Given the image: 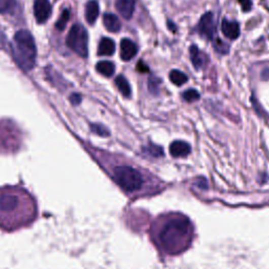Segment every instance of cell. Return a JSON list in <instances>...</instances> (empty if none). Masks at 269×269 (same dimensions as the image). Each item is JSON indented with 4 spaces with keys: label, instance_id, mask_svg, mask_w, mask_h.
Segmentation results:
<instances>
[{
    "label": "cell",
    "instance_id": "52a82bcc",
    "mask_svg": "<svg viewBox=\"0 0 269 269\" xmlns=\"http://www.w3.org/2000/svg\"><path fill=\"white\" fill-rule=\"evenodd\" d=\"M198 29L201 36H203L206 39H212L214 37L216 32V26L214 22V16L211 12L205 13L201 17L198 24Z\"/></svg>",
    "mask_w": 269,
    "mask_h": 269
},
{
    "label": "cell",
    "instance_id": "44dd1931",
    "mask_svg": "<svg viewBox=\"0 0 269 269\" xmlns=\"http://www.w3.org/2000/svg\"><path fill=\"white\" fill-rule=\"evenodd\" d=\"M15 6H16L15 0H0V14L11 12Z\"/></svg>",
    "mask_w": 269,
    "mask_h": 269
},
{
    "label": "cell",
    "instance_id": "603a6c76",
    "mask_svg": "<svg viewBox=\"0 0 269 269\" xmlns=\"http://www.w3.org/2000/svg\"><path fill=\"white\" fill-rule=\"evenodd\" d=\"M159 85H160V80L158 78H155V77H151V78H149V81H148L149 91L153 92L154 94L158 93V91H159Z\"/></svg>",
    "mask_w": 269,
    "mask_h": 269
},
{
    "label": "cell",
    "instance_id": "484cf974",
    "mask_svg": "<svg viewBox=\"0 0 269 269\" xmlns=\"http://www.w3.org/2000/svg\"><path fill=\"white\" fill-rule=\"evenodd\" d=\"M71 101H72V103H74V104H78V103H80V101H81V97H80V95H78V94H74V95L71 96Z\"/></svg>",
    "mask_w": 269,
    "mask_h": 269
},
{
    "label": "cell",
    "instance_id": "83f0119b",
    "mask_svg": "<svg viewBox=\"0 0 269 269\" xmlns=\"http://www.w3.org/2000/svg\"><path fill=\"white\" fill-rule=\"evenodd\" d=\"M169 27L172 29L173 32H176V29H177V28H176V26H175V23H173L172 21H169Z\"/></svg>",
    "mask_w": 269,
    "mask_h": 269
},
{
    "label": "cell",
    "instance_id": "2e32d148",
    "mask_svg": "<svg viewBox=\"0 0 269 269\" xmlns=\"http://www.w3.org/2000/svg\"><path fill=\"white\" fill-rule=\"evenodd\" d=\"M96 70L106 77H112L115 73V65L111 61H99L96 64Z\"/></svg>",
    "mask_w": 269,
    "mask_h": 269
},
{
    "label": "cell",
    "instance_id": "6da1fadb",
    "mask_svg": "<svg viewBox=\"0 0 269 269\" xmlns=\"http://www.w3.org/2000/svg\"><path fill=\"white\" fill-rule=\"evenodd\" d=\"M85 148L128 198L137 199L155 191L154 178L131 161L89 144Z\"/></svg>",
    "mask_w": 269,
    "mask_h": 269
},
{
    "label": "cell",
    "instance_id": "8fae6325",
    "mask_svg": "<svg viewBox=\"0 0 269 269\" xmlns=\"http://www.w3.org/2000/svg\"><path fill=\"white\" fill-rule=\"evenodd\" d=\"M116 8L119 14L124 19L128 20L131 18L134 11V0H117Z\"/></svg>",
    "mask_w": 269,
    "mask_h": 269
},
{
    "label": "cell",
    "instance_id": "ac0fdd59",
    "mask_svg": "<svg viewBox=\"0 0 269 269\" xmlns=\"http://www.w3.org/2000/svg\"><path fill=\"white\" fill-rule=\"evenodd\" d=\"M189 53H190V59H191V62H192L193 66H195L197 70H199L203 65L204 59H203V56L200 53L198 47L193 44V46H191L189 49Z\"/></svg>",
    "mask_w": 269,
    "mask_h": 269
},
{
    "label": "cell",
    "instance_id": "d4e9b609",
    "mask_svg": "<svg viewBox=\"0 0 269 269\" xmlns=\"http://www.w3.org/2000/svg\"><path fill=\"white\" fill-rule=\"evenodd\" d=\"M137 71H139L141 73H147L149 71V69H148V66L142 60H140L137 63Z\"/></svg>",
    "mask_w": 269,
    "mask_h": 269
},
{
    "label": "cell",
    "instance_id": "e0dca14e",
    "mask_svg": "<svg viewBox=\"0 0 269 269\" xmlns=\"http://www.w3.org/2000/svg\"><path fill=\"white\" fill-rule=\"evenodd\" d=\"M116 85H117L119 91H120V93L124 97H126V98L130 97L131 89H130L129 83L126 80V78L124 76H122V75H119V76L116 78Z\"/></svg>",
    "mask_w": 269,
    "mask_h": 269
},
{
    "label": "cell",
    "instance_id": "d6986e66",
    "mask_svg": "<svg viewBox=\"0 0 269 269\" xmlns=\"http://www.w3.org/2000/svg\"><path fill=\"white\" fill-rule=\"evenodd\" d=\"M170 79L175 85H178V86L183 85L188 80L186 75L180 71H178V70H173L170 73Z\"/></svg>",
    "mask_w": 269,
    "mask_h": 269
},
{
    "label": "cell",
    "instance_id": "4316f807",
    "mask_svg": "<svg viewBox=\"0 0 269 269\" xmlns=\"http://www.w3.org/2000/svg\"><path fill=\"white\" fill-rule=\"evenodd\" d=\"M197 185H198L200 188H202V189H206V188L208 187L207 182H206L205 179H200V180H198V181H197Z\"/></svg>",
    "mask_w": 269,
    "mask_h": 269
},
{
    "label": "cell",
    "instance_id": "7402d4cb",
    "mask_svg": "<svg viewBox=\"0 0 269 269\" xmlns=\"http://www.w3.org/2000/svg\"><path fill=\"white\" fill-rule=\"evenodd\" d=\"M183 98L187 102H193V101H197L200 99V94L198 91H196V89L190 88V89H187V91L184 92Z\"/></svg>",
    "mask_w": 269,
    "mask_h": 269
},
{
    "label": "cell",
    "instance_id": "ba28073f",
    "mask_svg": "<svg viewBox=\"0 0 269 269\" xmlns=\"http://www.w3.org/2000/svg\"><path fill=\"white\" fill-rule=\"evenodd\" d=\"M52 6L49 0H35L34 3V15L36 21L40 24L47 22L51 16Z\"/></svg>",
    "mask_w": 269,
    "mask_h": 269
},
{
    "label": "cell",
    "instance_id": "30bf717a",
    "mask_svg": "<svg viewBox=\"0 0 269 269\" xmlns=\"http://www.w3.org/2000/svg\"><path fill=\"white\" fill-rule=\"evenodd\" d=\"M221 29H222V33L224 34V36L227 37L230 40H234L240 36V25H239L237 21H230L227 19H224L222 21Z\"/></svg>",
    "mask_w": 269,
    "mask_h": 269
},
{
    "label": "cell",
    "instance_id": "9c48e42d",
    "mask_svg": "<svg viewBox=\"0 0 269 269\" xmlns=\"http://www.w3.org/2000/svg\"><path fill=\"white\" fill-rule=\"evenodd\" d=\"M120 49H121L120 56L122 58V60L124 61H129L130 59H132L138 53L137 44L127 38H124L121 40Z\"/></svg>",
    "mask_w": 269,
    "mask_h": 269
},
{
    "label": "cell",
    "instance_id": "3957f363",
    "mask_svg": "<svg viewBox=\"0 0 269 269\" xmlns=\"http://www.w3.org/2000/svg\"><path fill=\"white\" fill-rule=\"evenodd\" d=\"M192 236L190 221L179 214L159 217L153 224L151 239L165 255H177L189 245Z\"/></svg>",
    "mask_w": 269,
    "mask_h": 269
},
{
    "label": "cell",
    "instance_id": "cb8c5ba5",
    "mask_svg": "<svg viewBox=\"0 0 269 269\" xmlns=\"http://www.w3.org/2000/svg\"><path fill=\"white\" fill-rule=\"evenodd\" d=\"M239 3L241 4L242 9L244 12H249L251 7H252V3L251 0H239Z\"/></svg>",
    "mask_w": 269,
    "mask_h": 269
},
{
    "label": "cell",
    "instance_id": "8992f818",
    "mask_svg": "<svg viewBox=\"0 0 269 269\" xmlns=\"http://www.w3.org/2000/svg\"><path fill=\"white\" fill-rule=\"evenodd\" d=\"M66 46L82 58L88 56V35L81 24H74L66 37Z\"/></svg>",
    "mask_w": 269,
    "mask_h": 269
},
{
    "label": "cell",
    "instance_id": "9a60e30c",
    "mask_svg": "<svg viewBox=\"0 0 269 269\" xmlns=\"http://www.w3.org/2000/svg\"><path fill=\"white\" fill-rule=\"evenodd\" d=\"M116 46L114 40L111 38H102L99 42V48H98V55L100 56H112L115 53Z\"/></svg>",
    "mask_w": 269,
    "mask_h": 269
},
{
    "label": "cell",
    "instance_id": "5b68a950",
    "mask_svg": "<svg viewBox=\"0 0 269 269\" xmlns=\"http://www.w3.org/2000/svg\"><path fill=\"white\" fill-rule=\"evenodd\" d=\"M20 128L12 121H0V154H16L22 145Z\"/></svg>",
    "mask_w": 269,
    "mask_h": 269
},
{
    "label": "cell",
    "instance_id": "5bb4252c",
    "mask_svg": "<svg viewBox=\"0 0 269 269\" xmlns=\"http://www.w3.org/2000/svg\"><path fill=\"white\" fill-rule=\"evenodd\" d=\"M99 15V5L96 0H91L85 6V18L89 24H94Z\"/></svg>",
    "mask_w": 269,
    "mask_h": 269
},
{
    "label": "cell",
    "instance_id": "277c9868",
    "mask_svg": "<svg viewBox=\"0 0 269 269\" xmlns=\"http://www.w3.org/2000/svg\"><path fill=\"white\" fill-rule=\"evenodd\" d=\"M12 54L15 62L21 70L28 72L35 66L37 49L34 37L31 33L25 29H21L15 34L14 42L12 44Z\"/></svg>",
    "mask_w": 269,
    "mask_h": 269
},
{
    "label": "cell",
    "instance_id": "7c38bea8",
    "mask_svg": "<svg viewBox=\"0 0 269 269\" xmlns=\"http://www.w3.org/2000/svg\"><path fill=\"white\" fill-rule=\"evenodd\" d=\"M191 151L190 145L184 141H175L171 144L170 152L171 155L175 158L186 157Z\"/></svg>",
    "mask_w": 269,
    "mask_h": 269
},
{
    "label": "cell",
    "instance_id": "ffe728a7",
    "mask_svg": "<svg viewBox=\"0 0 269 269\" xmlns=\"http://www.w3.org/2000/svg\"><path fill=\"white\" fill-rule=\"evenodd\" d=\"M70 16H71L70 10H68V9L63 10V12L60 15V17H59V19L56 22V28L59 29V31H63L66 26V23L70 20Z\"/></svg>",
    "mask_w": 269,
    "mask_h": 269
},
{
    "label": "cell",
    "instance_id": "4fadbf2b",
    "mask_svg": "<svg viewBox=\"0 0 269 269\" xmlns=\"http://www.w3.org/2000/svg\"><path fill=\"white\" fill-rule=\"evenodd\" d=\"M103 24L108 31L112 33H117L120 31L121 28L120 20H119L116 15L112 13H107L103 15Z\"/></svg>",
    "mask_w": 269,
    "mask_h": 269
},
{
    "label": "cell",
    "instance_id": "7a4b0ae2",
    "mask_svg": "<svg viewBox=\"0 0 269 269\" xmlns=\"http://www.w3.org/2000/svg\"><path fill=\"white\" fill-rule=\"evenodd\" d=\"M38 217L37 201L21 185L0 187V229L14 232L31 226Z\"/></svg>",
    "mask_w": 269,
    "mask_h": 269
}]
</instances>
